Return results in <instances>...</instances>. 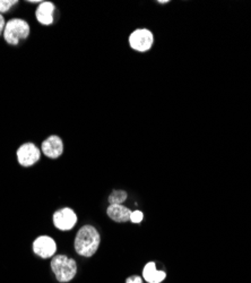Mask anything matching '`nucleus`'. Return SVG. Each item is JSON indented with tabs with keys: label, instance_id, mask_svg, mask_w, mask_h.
I'll use <instances>...</instances> for the list:
<instances>
[{
	"label": "nucleus",
	"instance_id": "12",
	"mask_svg": "<svg viewBox=\"0 0 251 283\" xmlns=\"http://www.w3.org/2000/svg\"><path fill=\"white\" fill-rule=\"evenodd\" d=\"M127 193L125 191H121V189H118V191H113L111 193V195L109 196V203L110 205L113 204H122L123 202H126Z\"/></svg>",
	"mask_w": 251,
	"mask_h": 283
},
{
	"label": "nucleus",
	"instance_id": "5",
	"mask_svg": "<svg viewBox=\"0 0 251 283\" xmlns=\"http://www.w3.org/2000/svg\"><path fill=\"white\" fill-rule=\"evenodd\" d=\"M41 149L32 142H28L22 144L17 149L16 157L18 163L22 166H32L38 162L41 159Z\"/></svg>",
	"mask_w": 251,
	"mask_h": 283
},
{
	"label": "nucleus",
	"instance_id": "3",
	"mask_svg": "<svg viewBox=\"0 0 251 283\" xmlns=\"http://www.w3.org/2000/svg\"><path fill=\"white\" fill-rule=\"evenodd\" d=\"M51 270L58 282L72 281L77 274V263L75 259L66 255H55L51 259Z\"/></svg>",
	"mask_w": 251,
	"mask_h": 283
},
{
	"label": "nucleus",
	"instance_id": "15",
	"mask_svg": "<svg viewBox=\"0 0 251 283\" xmlns=\"http://www.w3.org/2000/svg\"><path fill=\"white\" fill-rule=\"evenodd\" d=\"M126 283H143V279L138 275H133L126 280Z\"/></svg>",
	"mask_w": 251,
	"mask_h": 283
},
{
	"label": "nucleus",
	"instance_id": "2",
	"mask_svg": "<svg viewBox=\"0 0 251 283\" xmlns=\"http://www.w3.org/2000/svg\"><path fill=\"white\" fill-rule=\"evenodd\" d=\"M31 33L30 24L23 18H11L7 21L3 30V39L9 45H18L22 41L28 40Z\"/></svg>",
	"mask_w": 251,
	"mask_h": 283
},
{
	"label": "nucleus",
	"instance_id": "8",
	"mask_svg": "<svg viewBox=\"0 0 251 283\" xmlns=\"http://www.w3.org/2000/svg\"><path fill=\"white\" fill-rule=\"evenodd\" d=\"M40 149L42 154H44V157L49 159H58L64 153V141L58 135H51V136H49L42 142Z\"/></svg>",
	"mask_w": 251,
	"mask_h": 283
},
{
	"label": "nucleus",
	"instance_id": "13",
	"mask_svg": "<svg viewBox=\"0 0 251 283\" xmlns=\"http://www.w3.org/2000/svg\"><path fill=\"white\" fill-rule=\"evenodd\" d=\"M18 3L17 0H0V14L8 13V11Z\"/></svg>",
	"mask_w": 251,
	"mask_h": 283
},
{
	"label": "nucleus",
	"instance_id": "1",
	"mask_svg": "<svg viewBox=\"0 0 251 283\" xmlns=\"http://www.w3.org/2000/svg\"><path fill=\"white\" fill-rule=\"evenodd\" d=\"M100 243H101V237L98 229L91 224H85L77 232L74 248L79 256L92 257L98 251Z\"/></svg>",
	"mask_w": 251,
	"mask_h": 283
},
{
	"label": "nucleus",
	"instance_id": "6",
	"mask_svg": "<svg viewBox=\"0 0 251 283\" xmlns=\"http://www.w3.org/2000/svg\"><path fill=\"white\" fill-rule=\"evenodd\" d=\"M53 226H55L58 230L61 231H69L77 224V215L76 213L69 207H64L61 210H58L55 212L52 216Z\"/></svg>",
	"mask_w": 251,
	"mask_h": 283
},
{
	"label": "nucleus",
	"instance_id": "17",
	"mask_svg": "<svg viewBox=\"0 0 251 283\" xmlns=\"http://www.w3.org/2000/svg\"><path fill=\"white\" fill-rule=\"evenodd\" d=\"M28 2H30V3H41L42 1L41 0H29Z\"/></svg>",
	"mask_w": 251,
	"mask_h": 283
},
{
	"label": "nucleus",
	"instance_id": "7",
	"mask_svg": "<svg viewBox=\"0 0 251 283\" xmlns=\"http://www.w3.org/2000/svg\"><path fill=\"white\" fill-rule=\"evenodd\" d=\"M33 251L41 258H51L56 255L57 243L50 236H40L33 242Z\"/></svg>",
	"mask_w": 251,
	"mask_h": 283
},
{
	"label": "nucleus",
	"instance_id": "11",
	"mask_svg": "<svg viewBox=\"0 0 251 283\" xmlns=\"http://www.w3.org/2000/svg\"><path fill=\"white\" fill-rule=\"evenodd\" d=\"M143 278L147 283H162L167 278V273L164 271H158L155 263L149 262L143 269Z\"/></svg>",
	"mask_w": 251,
	"mask_h": 283
},
{
	"label": "nucleus",
	"instance_id": "4",
	"mask_svg": "<svg viewBox=\"0 0 251 283\" xmlns=\"http://www.w3.org/2000/svg\"><path fill=\"white\" fill-rule=\"evenodd\" d=\"M130 48L137 52H147L154 45V34L148 29H137L128 39Z\"/></svg>",
	"mask_w": 251,
	"mask_h": 283
},
{
	"label": "nucleus",
	"instance_id": "14",
	"mask_svg": "<svg viewBox=\"0 0 251 283\" xmlns=\"http://www.w3.org/2000/svg\"><path fill=\"white\" fill-rule=\"evenodd\" d=\"M143 219H144V214L142 211H133L130 215V222L133 223H141Z\"/></svg>",
	"mask_w": 251,
	"mask_h": 283
},
{
	"label": "nucleus",
	"instance_id": "16",
	"mask_svg": "<svg viewBox=\"0 0 251 283\" xmlns=\"http://www.w3.org/2000/svg\"><path fill=\"white\" fill-rule=\"evenodd\" d=\"M6 23L7 21L5 19V17H3V15L0 14V36H2L3 34V30H5Z\"/></svg>",
	"mask_w": 251,
	"mask_h": 283
},
{
	"label": "nucleus",
	"instance_id": "9",
	"mask_svg": "<svg viewBox=\"0 0 251 283\" xmlns=\"http://www.w3.org/2000/svg\"><path fill=\"white\" fill-rule=\"evenodd\" d=\"M56 5L52 1H42L36 9V18L41 25L50 26L55 22Z\"/></svg>",
	"mask_w": 251,
	"mask_h": 283
},
{
	"label": "nucleus",
	"instance_id": "18",
	"mask_svg": "<svg viewBox=\"0 0 251 283\" xmlns=\"http://www.w3.org/2000/svg\"><path fill=\"white\" fill-rule=\"evenodd\" d=\"M160 3H167V2H169V0H167V1H158Z\"/></svg>",
	"mask_w": 251,
	"mask_h": 283
},
{
	"label": "nucleus",
	"instance_id": "10",
	"mask_svg": "<svg viewBox=\"0 0 251 283\" xmlns=\"http://www.w3.org/2000/svg\"><path fill=\"white\" fill-rule=\"evenodd\" d=\"M130 208H128L125 205L122 204H113L110 205L109 207L107 208V214L111 220L115 221V222L119 223H125L130 221V215H131Z\"/></svg>",
	"mask_w": 251,
	"mask_h": 283
}]
</instances>
